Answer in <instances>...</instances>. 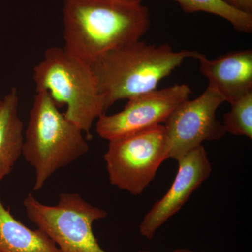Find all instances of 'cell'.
<instances>
[{"label":"cell","instance_id":"obj_1","mask_svg":"<svg viewBox=\"0 0 252 252\" xmlns=\"http://www.w3.org/2000/svg\"><path fill=\"white\" fill-rule=\"evenodd\" d=\"M64 49L92 64L112 50L140 40L149 31V10L143 4L106 0H64Z\"/></svg>","mask_w":252,"mask_h":252},{"label":"cell","instance_id":"obj_2","mask_svg":"<svg viewBox=\"0 0 252 252\" xmlns=\"http://www.w3.org/2000/svg\"><path fill=\"white\" fill-rule=\"evenodd\" d=\"M200 53L174 51L167 44L157 45L137 40L109 51L91 64L107 109L155 90L159 83L189 59Z\"/></svg>","mask_w":252,"mask_h":252},{"label":"cell","instance_id":"obj_3","mask_svg":"<svg viewBox=\"0 0 252 252\" xmlns=\"http://www.w3.org/2000/svg\"><path fill=\"white\" fill-rule=\"evenodd\" d=\"M84 132L60 112L49 93L36 91L24 135L22 155L35 172L38 191L61 169L89 152Z\"/></svg>","mask_w":252,"mask_h":252},{"label":"cell","instance_id":"obj_4","mask_svg":"<svg viewBox=\"0 0 252 252\" xmlns=\"http://www.w3.org/2000/svg\"><path fill=\"white\" fill-rule=\"evenodd\" d=\"M36 91H46L67 107L65 117L90 136L93 124L107 110L90 64L64 48L51 47L33 69Z\"/></svg>","mask_w":252,"mask_h":252},{"label":"cell","instance_id":"obj_5","mask_svg":"<svg viewBox=\"0 0 252 252\" xmlns=\"http://www.w3.org/2000/svg\"><path fill=\"white\" fill-rule=\"evenodd\" d=\"M23 206L28 219L56 243L60 252H107L94 236L93 224L108 213L79 194L61 193L57 205H48L30 193Z\"/></svg>","mask_w":252,"mask_h":252},{"label":"cell","instance_id":"obj_6","mask_svg":"<svg viewBox=\"0 0 252 252\" xmlns=\"http://www.w3.org/2000/svg\"><path fill=\"white\" fill-rule=\"evenodd\" d=\"M168 157L166 131L160 124L109 141L104 160L111 185L138 195L154 180Z\"/></svg>","mask_w":252,"mask_h":252},{"label":"cell","instance_id":"obj_7","mask_svg":"<svg viewBox=\"0 0 252 252\" xmlns=\"http://www.w3.org/2000/svg\"><path fill=\"white\" fill-rule=\"evenodd\" d=\"M223 102V97L208 86L197 98L187 99L172 112L164 125L169 144L168 158L178 161L204 142L224 137V126L216 115Z\"/></svg>","mask_w":252,"mask_h":252},{"label":"cell","instance_id":"obj_8","mask_svg":"<svg viewBox=\"0 0 252 252\" xmlns=\"http://www.w3.org/2000/svg\"><path fill=\"white\" fill-rule=\"evenodd\" d=\"M190 94L187 84H175L136 96L127 99L121 112L101 115L97 119L96 132L109 142L160 125Z\"/></svg>","mask_w":252,"mask_h":252},{"label":"cell","instance_id":"obj_9","mask_svg":"<svg viewBox=\"0 0 252 252\" xmlns=\"http://www.w3.org/2000/svg\"><path fill=\"white\" fill-rule=\"evenodd\" d=\"M177 162L178 172L170 189L141 222L140 235L147 240L154 238L157 230L180 211L192 193L211 175V162L203 145L190 151Z\"/></svg>","mask_w":252,"mask_h":252},{"label":"cell","instance_id":"obj_10","mask_svg":"<svg viewBox=\"0 0 252 252\" xmlns=\"http://www.w3.org/2000/svg\"><path fill=\"white\" fill-rule=\"evenodd\" d=\"M199 69L216 90L230 104L252 92V49L233 51L215 59L199 54Z\"/></svg>","mask_w":252,"mask_h":252},{"label":"cell","instance_id":"obj_11","mask_svg":"<svg viewBox=\"0 0 252 252\" xmlns=\"http://www.w3.org/2000/svg\"><path fill=\"white\" fill-rule=\"evenodd\" d=\"M23 124L19 115V97L12 88L3 97L0 107V178L10 175L22 155Z\"/></svg>","mask_w":252,"mask_h":252},{"label":"cell","instance_id":"obj_12","mask_svg":"<svg viewBox=\"0 0 252 252\" xmlns=\"http://www.w3.org/2000/svg\"><path fill=\"white\" fill-rule=\"evenodd\" d=\"M1 180L0 178V183ZM0 252H61L56 243L39 229L16 220L4 207L0 195Z\"/></svg>","mask_w":252,"mask_h":252},{"label":"cell","instance_id":"obj_13","mask_svg":"<svg viewBox=\"0 0 252 252\" xmlns=\"http://www.w3.org/2000/svg\"><path fill=\"white\" fill-rule=\"evenodd\" d=\"M186 13L206 12L223 18L237 31L252 32V14L232 7L224 0H173Z\"/></svg>","mask_w":252,"mask_h":252},{"label":"cell","instance_id":"obj_14","mask_svg":"<svg viewBox=\"0 0 252 252\" xmlns=\"http://www.w3.org/2000/svg\"><path fill=\"white\" fill-rule=\"evenodd\" d=\"M231 109L223 117L225 132L252 139V92L230 104Z\"/></svg>","mask_w":252,"mask_h":252},{"label":"cell","instance_id":"obj_15","mask_svg":"<svg viewBox=\"0 0 252 252\" xmlns=\"http://www.w3.org/2000/svg\"><path fill=\"white\" fill-rule=\"evenodd\" d=\"M224 1L230 6L239 11L252 14V0H224Z\"/></svg>","mask_w":252,"mask_h":252},{"label":"cell","instance_id":"obj_16","mask_svg":"<svg viewBox=\"0 0 252 252\" xmlns=\"http://www.w3.org/2000/svg\"><path fill=\"white\" fill-rule=\"evenodd\" d=\"M106 1H114V2L123 3L127 4H141L144 0H106Z\"/></svg>","mask_w":252,"mask_h":252},{"label":"cell","instance_id":"obj_17","mask_svg":"<svg viewBox=\"0 0 252 252\" xmlns=\"http://www.w3.org/2000/svg\"><path fill=\"white\" fill-rule=\"evenodd\" d=\"M172 252H194L192 250H188V249L180 248L177 249V250H174Z\"/></svg>","mask_w":252,"mask_h":252},{"label":"cell","instance_id":"obj_18","mask_svg":"<svg viewBox=\"0 0 252 252\" xmlns=\"http://www.w3.org/2000/svg\"><path fill=\"white\" fill-rule=\"evenodd\" d=\"M1 103H2V99H0V107H1Z\"/></svg>","mask_w":252,"mask_h":252}]
</instances>
